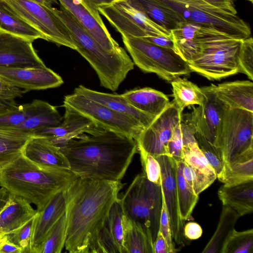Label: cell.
<instances>
[{
	"mask_svg": "<svg viewBox=\"0 0 253 253\" xmlns=\"http://www.w3.org/2000/svg\"><path fill=\"white\" fill-rule=\"evenodd\" d=\"M63 106L71 108L103 129L128 136L135 141L145 128L137 120L77 93L66 95Z\"/></svg>",
	"mask_w": 253,
	"mask_h": 253,
	"instance_id": "obj_12",
	"label": "cell"
},
{
	"mask_svg": "<svg viewBox=\"0 0 253 253\" xmlns=\"http://www.w3.org/2000/svg\"><path fill=\"white\" fill-rule=\"evenodd\" d=\"M140 39L155 45L174 50V46L171 38L160 36L148 35Z\"/></svg>",
	"mask_w": 253,
	"mask_h": 253,
	"instance_id": "obj_51",
	"label": "cell"
},
{
	"mask_svg": "<svg viewBox=\"0 0 253 253\" xmlns=\"http://www.w3.org/2000/svg\"><path fill=\"white\" fill-rule=\"evenodd\" d=\"M181 112L172 102L145 127L136 141L138 150L153 156H167V146L174 129L182 119Z\"/></svg>",
	"mask_w": 253,
	"mask_h": 253,
	"instance_id": "obj_13",
	"label": "cell"
},
{
	"mask_svg": "<svg viewBox=\"0 0 253 253\" xmlns=\"http://www.w3.org/2000/svg\"><path fill=\"white\" fill-rule=\"evenodd\" d=\"M125 253H154L151 233L131 219L125 212L122 217Z\"/></svg>",
	"mask_w": 253,
	"mask_h": 253,
	"instance_id": "obj_29",
	"label": "cell"
},
{
	"mask_svg": "<svg viewBox=\"0 0 253 253\" xmlns=\"http://www.w3.org/2000/svg\"><path fill=\"white\" fill-rule=\"evenodd\" d=\"M55 8L56 14L69 29L77 50L90 65L101 86L112 91L118 89L134 64L122 47L109 51L102 47L63 5Z\"/></svg>",
	"mask_w": 253,
	"mask_h": 253,
	"instance_id": "obj_4",
	"label": "cell"
},
{
	"mask_svg": "<svg viewBox=\"0 0 253 253\" xmlns=\"http://www.w3.org/2000/svg\"><path fill=\"white\" fill-rule=\"evenodd\" d=\"M226 186L253 180V149L249 150L233 161L225 164L217 177Z\"/></svg>",
	"mask_w": 253,
	"mask_h": 253,
	"instance_id": "obj_30",
	"label": "cell"
},
{
	"mask_svg": "<svg viewBox=\"0 0 253 253\" xmlns=\"http://www.w3.org/2000/svg\"><path fill=\"white\" fill-rule=\"evenodd\" d=\"M63 191L55 194L44 208L38 211L33 232L31 253H41L43 241L53 225L65 213Z\"/></svg>",
	"mask_w": 253,
	"mask_h": 253,
	"instance_id": "obj_22",
	"label": "cell"
},
{
	"mask_svg": "<svg viewBox=\"0 0 253 253\" xmlns=\"http://www.w3.org/2000/svg\"><path fill=\"white\" fill-rule=\"evenodd\" d=\"M195 136L200 149L209 164L214 170L216 177H218L222 172L225 165L220 151L199 133H195Z\"/></svg>",
	"mask_w": 253,
	"mask_h": 253,
	"instance_id": "obj_43",
	"label": "cell"
},
{
	"mask_svg": "<svg viewBox=\"0 0 253 253\" xmlns=\"http://www.w3.org/2000/svg\"><path fill=\"white\" fill-rule=\"evenodd\" d=\"M10 193L6 189L0 188V212L6 205L9 198Z\"/></svg>",
	"mask_w": 253,
	"mask_h": 253,
	"instance_id": "obj_56",
	"label": "cell"
},
{
	"mask_svg": "<svg viewBox=\"0 0 253 253\" xmlns=\"http://www.w3.org/2000/svg\"><path fill=\"white\" fill-rule=\"evenodd\" d=\"M6 239V237L5 234L0 235V247L2 243Z\"/></svg>",
	"mask_w": 253,
	"mask_h": 253,
	"instance_id": "obj_58",
	"label": "cell"
},
{
	"mask_svg": "<svg viewBox=\"0 0 253 253\" xmlns=\"http://www.w3.org/2000/svg\"><path fill=\"white\" fill-rule=\"evenodd\" d=\"M32 114L16 129L30 132L34 129L59 125L62 121V116L57 109L47 102L35 99Z\"/></svg>",
	"mask_w": 253,
	"mask_h": 253,
	"instance_id": "obj_32",
	"label": "cell"
},
{
	"mask_svg": "<svg viewBox=\"0 0 253 253\" xmlns=\"http://www.w3.org/2000/svg\"><path fill=\"white\" fill-rule=\"evenodd\" d=\"M239 73L253 80V40L252 37L243 40L239 57Z\"/></svg>",
	"mask_w": 253,
	"mask_h": 253,
	"instance_id": "obj_47",
	"label": "cell"
},
{
	"mask_svg": "<svg viewBox=\"0 0 253 253\" xmlns=\"http://www.w3.org/2000/svg\"><path fill=\"white\" fill-rule=\"evenodd\" d=\"M253 229L237 231L234 229L226 239L220 253H253Z\"/></svg>",
	"mask_w": 253,
	"mask_h": 253,
	"instance_id": "obj_39",
	"label": "cell"
},
{
	"mask_svg": "<svg viewBox=\"0 0 253 253\" xmlns=\"http://www.w3.org/2000/svg\"><path fill=\"white\" fill-rule=\"evenodd\" d=\"M124 185L121 181L78 177L63 191L68 252L96 253L99 233Z\"/></svg>",
	"mask_w": 253,
	"mask_h": 253,
	"instance_id": "obj_1",
	"label": "cell"
},
{
	"mask_svg": "<svg viewBox=\"0 0 253 253\" xmlns=\"http://www.w3.org/2000/svg\"><path fill=\"white\" fill-rule=\"evenodd\" d=\"M240 215L227 206H223L217 228L203 253H220L223 245Z\"/></svg>",
	"mask_w": 253,
	"mask_h": 253,
	"instance_id": "obj_34",
	"label": "cell"
},
{
	"mask_svg": "<svg viewBox=\"0 0 253 253\" xmlns=\"http://www.w3.org/2000/svg\"><path fill=\"white\" fill-rule=\"evenodd\" d=\"M138 151L140 156L142 172L149 181L157 184H161V170L159 162L153 156L143 150L139 149Z\"/></svg>",
	"mask_w": 253,
	"mask_h": 253,
	"instance_id": "obj_48",
	"label": "cell"
},
{
	"mask_svg": "<svg viewBox=\"0 0 253 253\" xmlns=\"http://www.w3.org/2000/svg\"><path fill=\"white\" fill-rule=\"evenodd\" d=\"M83 5L101 23L103 21L100 16L97 7L99 6L109 4L116 0H80Z\"/></svg>",
	"mask_w": 253,
	"mask_h": 253,
	"instance_id": "obj_50",
	"label": "cell"
},
{
	"mask_svg": "<svg viewBox=\"0 0 253 253\" xmlns=\"http://www.w3.org/2000/svg\"><path fill=\"white\" fill-rule=\"evenodd\" d=\"M59 148L78 177L109 181L121 180L138 151L133 138L105 129L80 134Z\"/></svg>",
	"mask_w": 253,
	"mask_h": 253,
	"instance_id": "obj_2",
	"label": "cell"
},
{
	"mask_svg": "<svg viewBox=\"0 0 253 253\" xmlns=\"http://www.w3.org/2000/svg\"><path fill=\"white\" fill-rule=\"evenodd\" d=\"M178 15L184 21L212 26L237 39L251 35L247 24L237 14L216 8L204 0H154Z\"/></svg>",
	"mask_w": 253,
	"mask_h": 253,
	"instance_id": "obj_8",
	"label": "cell"
},
{
	"mask_svg": "<svg viewBox=\"0 0 253 253\" xmlns=\"http://www.w3.org/2000/svg\"><path fill=\"white\" fill-rule=\"evenodd\" d=\"M120 199L126 214L149 231L154 242L162 207L161 184L149 181L142 172L135 177Z\"/></svg>",
	"mask_w": 253,
	"mask_h": 253,
	"instance_id": "obj_6",
	"label": "cell"
},
{
	"mask_svg": "<svg viewBox=\"0 0 253 253\" xmlns=\"http://www.w3.org/2000/svg\"><path fill=\"white\" fill-rule=\"evenodd\" d=\"M175 161L176 188L180 215L184 221L190 220L192 217L193 211L198 201L199 195L193 191L184 177L183 160Z\"/></svg>",
	"mask_w": 253,
	"mask_h": 253,
	"instance_id": "obj_35",
	"label": "cell"
},
{
	"mask_svg": "<svg viewBox=\"0 0 253 253\" xmlns=\"http://www.w3.org/2000/svg\"></svg>",
	"mask_w": 253,
	"mask_h": 253,
	"instance_id": "obj_60",
	"label": "cell"
},
{
	"mask_svg": "<svg viewBox=\"0 0 253 253\" xmlns=\"http://www.w3.org/2000/svg\"><path fill=\"white\" fill-rule=\"evenodd\" d=\"M170 32L174 51L188 62L197 53L201 42L223 32L209 25L185 21Z\"/></svg>",
	"mask_w": 253,
	"mask_h": 253,
	"instance_id": "obj_19",
	"label": "cell"
},
{
	"mask_svg": "<svg viewBox=\"0 0 253 253\" xmlns=\"http://www.w3.org/2000/svg\"><path fill=\"white\" fill-rule=\"evenodd\" d=\"M214 145L225 164L253 149V112L227 107L217 128Z\"/></svg>",
	"mask_w": 253,
	"mask_h": 253,
	"instance_id": "obj_9",
	"label": "cell"
},
{
	"mask_svg": "<svg viewBox=\"0 0 253 253\" xmlns=\"http://www.w3.org/2000/svg\"><path fill=\"white\" fill-rule=\"evenodd\" d=\"M148 17L170 32L184 21L177 14L154 0H138Z\"/></svg>",
	"mask_w": 253,
	"mask_h": 253,
	"instance_id": "obj_37",
	"label": "cell"
},
{
	"mask_svg": "<svg viewBox=\"0 0 253 253\" xmlns=\"http://www.w3.org/2000/svg\"><path fill=\"white\" fill-rule=\"evenodd\" d=\"M172 85V101L182 112L188 106L200 105L205 100V95L201 87L186 79L176 78L171 82Z\"/></svg>",
	"mask_w": 253,
	"mask_h": 253,
	"instance_id": "obj_33",
	"label": "cell"
},
{
	"mask_svg": "<svg viewBox=\"0 0 253 253\" xmlns=\"http://www.w3.org/2000/svg\"><path fill=\"white\" fill-rule=\"evenodd\" d=\"M22 153L26 158L41 168L70 169L66 156L58 147L46 138L33 136L27 142Z\"/></svg>",
	"mask_w": 253,
	"mask_h": 253,
	"instance_id": "obj_20",
	"label": "cell"
},
{
	"mask_svg": "<svg viewBox=\"0 0 253 253\" xmlns=\"http://www.w3.org/2000/svg\"><path fill=\"white\" fill-rule=\"evenodd\" d=\"M195 133L193 127L182 119L175 127L167 144V156L176 161L183 160V147L197 141Z\"/></svg>",
	"mask_w": 253,
	"mask_h": 253,
	"instance_id": "obj_36",
	"label": "cell"
},
{
	"mask_svg": "<svg viewBox=\"0 0 253 253\" xmlns=\"http://www.w3.org/2000/svg\"><path fill=\"white\" fill-rule=\"evenodd\" d=\"M154 253H169L166 241L160 231H158L153 243Z\"/></svg>",
	"mask_w": 253,
	"mask_h": 253,
	"instance_id": "obj_54",
	"label": "cell"
},
{
	"mask_svg": "<svg viewBox=\"0 0 253 253\" xmlns=\"http://www.w3.org/2000/svg\"><path fill=\"white\" fill-rule=\"evenodd\" d=\"M34 103L18 105V108L13 111L0 114V127L7 129H16L33 112Z\"/></svg>",
	"mask_w": 253,
	"mask_h": 253,
	"instance_id": "obj_45",
	"label": "cell"
},
{
	"mask_svg": "<svg viewBox=\"0 0 253 253\" xmlns=\"http://www.w3.org/2000/svg\"><path fill=\"white\" fill-rule=\"evenodd\" d=\"M77 177L70 169L41 168L22 152L0 159V186L21 197L42 210L56 193L63 191Z\"/></svg>",
	"mask_w": 253,
	"mask_h": 253,
	"instance_id": "obj_3",
	"label": "cell"
},
{
	"mask_svg": "<svg viewBox=\"0 0 253 253\" xmlns=\"http://www.w3.org/2000/svg\"><path fill=\"white\" fill-rule=\"evenodd\" d=\"M203 230L200 225L195 222H189L184 225L183 234L187 240L199 239L202 235Z\"/></svg>",
	"mask_w": 253,
	"mask_h": 253,
	"instance_id": "obj_52",
	"label": "cell"
},
{
	"mask_svg": "<svg viewBox=\"0 0 253 253\" xmlns=\"http://www.w3.org/2000/svg\"><path fill=\"white\" fill-rule=\"evenodd\" d=\"M0 31L32 42L44 40L42 34L13 12L3 0H0Z\"/></svg>",
	"mask_w": 253,
	"mask_h": 253,
	"instance_id": "obj_31",
	"label": "cell"
},
{
	"mask_svg": "<svg viewBox=\"0 0 253 253\" xmlns=\"http://www.w3.org/2000/svg\"><path fill=\"white\" fill-rule=\"evenodd\" d=\"M38 3L43 4L48 7H52V5L54 3H57V0H32Z\"/></svg>",
	"mask_w": 253,
	"mask_h": 253,
	"instance_id": "obj_57",
	"label": "cell"
},
{
	"mask_svg": "<svg viewBox=\"0 0 253 253\" xmlns=\"http://www.w3.org/2000/svg\"><path fill=\"white\" fill-rule=\"evenodd\" d=\"M161 166V186L169 214L172 239L179 245H184L187 239L183 234L184 220L179 208L176 183L175 161L166 155L154 156Z\"/></svg>",
	"mask_w": 253,
	"mask_h": 253,
	"instance_id": "obj_14",
	"label": "cell"
},
{
	"mask_svg": "<svg viewBox=\"0 0 253 253\" xmlns=\"http://www.w3.org/2000/svg\"><path fill=\"white\" fill-rule=\"evenodd\" d=\"M63 107L65 113L63 120L59 125L34 129L30 131L33 135L46 138L54 145L60 147L70 139L80 134L93 133L103 129L71 108Z\"/></svg>",
	"mask_w": 253,
	"mask_h": 253,
	"instance_id": "obj_16",
	"label": "cell"
},
{
	"mask_svg": "<svg viewBox=\"0 0 253 253\" xmlns=\"http://www.w3.org/2000/svg\"><path fill=\"white\" fill-rule=\"evenodd\" d=\"M25 93L24 90L14 86L0 78V114L16 109V99Z\"/></svg>",
	"mask_w": 253,
	"mask_h": 253,
	"instance_id": "obj_46",
	"label": "cell"
},
{
	"mask_svg": "<svg viewBox=\"0 0 253 253\" xmlns=\"http://www.w3.org/2000/svg\"><path fill=\"white\" fill-rule=\"evenodd\" d=\"M122 38L134 64L143 72L154 73L169 82L192 72L188 63L173 50L140 39Z\"/></svg>",
	"mask_w": 253,
	"mask_h": 253,
	"instance_id": "obj_7",
	"label": "cell"
},
{
	"mask_svg": "<svg viewBox=\"0 0 253 253\" xmlns=\"http://www.w3.org/2000/svg\"><path fill=\"white\" fill-rule=\"evenodd\" d=\"M246 0L249 1V2H251V3H253V0Z\"/></svg>",
	"mask_w": 253,
	"mask_h": 253,
	"instance_id": "obj_59",
	"label": "cell"
},
{
	"mask_svg": "<svg viewBox=\"0 0 253 253\" xmlns=\"http://www.w3.org/2000/svg\"><path fill=\"white\" fill-rule=\"evenodd\" d=\"M0 253H22V250L6 239L0 247Z\"/></svg>",
	"mask_w": 253,
	"mask_h": 253,
	"instance_id": "obj_55",
	"label": "cell"
},
{
	"mask_svg": "<svg viewBox=\"0 0 253 253\" xmlns=\"http://www.w3.org/2000/svg\"><path fill=\"white\" fill-rule=\"evenodd\" d=\"M26 200L12 194L0 212V234L10 233L23 225L37 213Z\"/></svg>",
	"mask_w": 253,
	"mask_h": 253,
	"instance_id": "obj_26",
	"label": "cell"
},
{
	"mask_svg": "<svg viewBox=\"0 0 253 253\" xmlns=\"http://www.w3.org/2000/svg\"><path fill=\"white\" fill-rule=\"evenodd\" d=\"M0 78L23 89L25 92L57 87L64 83L61 76L46 66L28 68L0 67Z\"/></svg>",
	"mask_w": 253,
	"mask_h": 253,
	"instance_id": "obj_18",
	"label": "cell"
},
{
	"mask_svg": "<svg viewBox=\"0 0 253 253\" xmlns=\"http://www.w3.org/2000/svg\"><path fill=\"white\" fill-rule=\"evenodd\" d=\"M66 239L65 213L56 221L47 234L42 247L41 253H60Z\"/></svg>",
	"mask_w": 253,
	"mask_h": 253,
	"instance_id": "obj_40",
	"label": "cell"
},
{
	"mask_svg": "<svg viewBox=\"0 0 253 253\" xmlns=\"http://www.w3.org/2000/svg\"><path fill=\"white\" fill-rule=\"evenodd\" d=\"M124 212L120 198L113 203L98 236L96 253H125L122 217Z\"/></svg>",
	"mask_w": 253,
	"mask_h": 253,
	"instance_id": "obj_21",
	"label": "cell"
},
{
	"mask_svg": "<svg viewBox=\"0 0 253 253\" xmlns=\"http://www.w3.org/2000/svg\"><path fill=\"white\" fill-rule=\"evenodd\" d=\"M0 67L28 68L46 66L32 42L0 31Z\"/></svg>",
	"mask_w": 253,
	"mask_h": 253,
	"instance_id": "obj_17",
	"label": "cell"
},
{
	"mask_svg": "<svg viewBox=\"0 0 253 253\" xmlns=\"http://www.w3.org/2000/svg\"><path fill=\"white\" fill-rule=\"evenodd\" d=\"M73 92L83 95L119 113L133 118L139 121L145 127L148 126L155 118L133 107L122 94L100 92L91 89L83 85H80L76 87Z\"/></svg>",
	"mask_w": 253,
	"mask_h": 253,
	"instance_id": "obj_24",
	"label": "cell"
},
{
	"mask_svg": "<svg viewBox=\"0 0 253 253\" xmlns=\"http://www.w3.org/2000/svg\"><path fill=\"white\" fill-rule=\"evenodd\" d=\"M37 213L19 228L5 234L7 241L21 248L22 253H31V243Z\"/></svg>",
	"mask_w": 253,
	"mask_h": 253,
	"instance_id": "obj_44",
	"label": "cell"
},
{
	"mask_svg": "<svg viewBox=\"0 0 253 253\" xmlns=\"http://www.w3.org/2000/svg\"><path fill=\"white\" fill-rule=\"evenodd\" d=\"M205 98L190 114H183L182 119L198 133L214 145L216 132L223 111L227 106L214 93L211 84L201 87Z\"/></svg>",
	"mask_w": 253,
	"mask_h": 253,
	"instance_id": "obj_15",
	"label": "cell"
},
{
	"mask_svg": "<svg viewBox=\"0 0 253 253\" xmlns=\"http://www.w3.org/2000/svg\"><path fill=\"white\" fill-rule=\"evenodd\" d=\"M223 206H227L241 216L253 211V180L231 186L222 185L217 192Z\"/></svg>",
	"mask_w": 253,
	"mask_h": 253,
	"instance_id": "obj_27",
	"label": "cell"
},
{
	"mask_svg": "<svg viewBox=\"0 0 253 253\" xmlns=\"http://www.w3.org/2000/svg\"><path fill=\"white\" fill-rule=\"evenodd\" d=\"M183 173L187 184L198 195L211 185L217 178L216 175L206 174L189 166L184 161Z\"/></svg>",
	"mask_w": 253,
	"mask_h": 253,
	"instance_id": "obj_42",
	"label": "cell"
},
{
	"mask_svg": "<svg viewBox=\"0 0 253 253\" xmlns=\"http://www.w3.org/2000/svg\"><path fill=\"white\" fill-rule=\"evenodd\" d=\"M19 17L40 32L44 40L76 50L71 33L55 8L32 0H3Z\"/></svg>",
	"mask_w": 253,
	"mask_h": 253,
	"instance_id": "obj_11",
	"label": "cell"
},
{
	"mask_svg": "<svg viewBox=\"0 0 253 253\" xmlns=\"http://www.w3.org/2000/svg\"><path fill=\"white\" fill-rule=\"evenodd\" d=\"M97 9L122 36L141 39L155 35L171 38L169 31L148 17L138 0H116L99 6Z\"/></svg>",
	"mask_w": 253,
	"mask_h": 253,
	"instance_id": "obj_10",
	"label": "cell"
},
{
	"mask_svg": "<svg viewBox=\"0 0 253 253\" xmlns=\"http://www.w3.org/2000/svg\"><path fill=\"white\" fill-rule=\"evenodd\" d=\"M122 95L133 107L155 117L170 103L166 94L151 87L132 89Z\"/></svg>",
	"mask_w": 253,
	"mask_h": 253,
	"instance_id": "obj_28",
	"label": "cell"
},
{
	"mask_svg": "<svg viewBox=\"0 0 253 253\" xmlns=\"http://www.w3.org/2000/svg\"><path fill=\"white\" fill-rule=\"evenodd\" d=\"M33 136L30 132L0 127V159L22 152L27 142Z\"/></svg>",
	"mask_w": 253,
	"mask_h": 253,
	"instance_id": "obj_38",
	"label": "cell"
},
{
	"mask_svg": "<svg viewBox=\"0 0 253 253\" xmlns=\"http://www.w3.org/2000/svg\"><path fill=\"white\" fill-rule=\"evenodd\" d=\"M105 49L109 51L121 46L112 37L104 23H101L83 5L80 0H57Z\"/></svg>",
	"mask_w": 253,
	"mask_h": 253,
	"instance_id": "obj_23",
	"label": "cell"
},
{
	"mask_svg": "<svg viewBox=\"0 0 253 253\" xmlns=\"http://www.w3.org/2000/svg\"><path fill=\"white\" fill-rule=\"evenodd\" d=\"M182 153L183 161L189 166L206 174L216 175L200 149L197 141L183 147Z\"/></svg>",
	"mask_w": 253,
	"mask_h": 253,
	"instance_id": "obj_41",
	"label": "cell"
},
{
	"mask_svg": "<svg viewBox=\"0 0 253 253\" xmlns=\"http://www.w3.org/2000/svg\"><path fill=\"white\" fill-rule=\"evenodd\" d=\"M243 41L223 32L206 39L188 62L192 72L210 80H219L239 73Z\"/></svg>",
	"mask_w": 253,
	"mask_h": 253,
	"instance_id": "obj_5",
	"label": "cell"
},
{
	"mask_svg": "<svg viewBox=\"0 0 253 253\" xmlns=\"http://www.w3.org/2000/svg\"><path fill=\"white\" fill-rule=\"evenodd\" d=\"M211 5L233 14L237 15L234 0H204Z\"/></svg>",
	"mask_w": 253,
	"mask_h": 253,
	"instance_id": "obj_53",
	"label": "cell"
},
{
	"mask_svg": "<svg viewBox=\"0 0 253 253\" xmlns=\"http://www.w3.org/2000/svg\"><path fill=\"white\" fill-rule=\"evenodd\" d=\"M211 85L217 97L228 108L253 112L252 82L236 81Z\"/></svg>",
	"mask_w": 253,
	"mask_h": 253,
	"instance_id": "obj_25",
	"label": "cell"
},
{
	"mask_svg": "<svg viewBox=\"0 0 253 253\" xmlns=\"http://www.w3.org/2000/svg\"><path fill=\"white\" fill-rule=\"evenodd\" d=\"M159 231L163 235L167 244L169 253H174L178 251L175 248L172 241L171 231L168 212L165 203L162 192V207L160 219Z\"/></svg>",
	"mask_w": 253,
	"mask_h": 253,
	"instance_id": "obj_49",
	"label": "cell"
}]
</instances>
